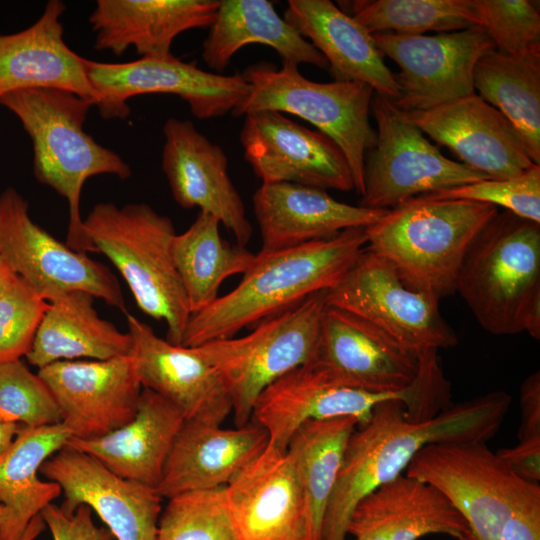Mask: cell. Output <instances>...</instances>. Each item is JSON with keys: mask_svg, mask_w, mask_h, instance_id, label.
I'll return each instance as SVG.
<instances>
[{"mask_svg": "<svg viewBox=\"0 0 540 540\" xmlns=\"http://www.w3.org/2000/svg\"><path fill=\"white\" fill-rule=\"evenodd\" d=\"M505 391H492L452 403L432 419L414 422L404 404H378L368 423L352 433L342 467L328 502L321 540H346L358 502L406 470L426 445L446 442H487L496 435L511 406Z\"/></svg>", "mask_w": 540, "mask_h": 540, "instance_id": "cell-1", "label": "cell"}, {"mask_svg": "<svg viewBox=\"0 0 540 540\" xmlns=\"http://www.w3.org/2000/svg\"><path fill=\"white\" fill-rule=\"evenodd\" d=\"M366 228L301 245L260 251L238 285L191 314L182 346L235 337L241 330L334 288L367 247Z\"/></svg>", "mask_w": 540, "mask_h": 540, "instance_id": "cell-2", "label": "cell"}, {"mask_svg": "<svg viewBox=\"0 0 540 540\" xmlns=\"http://www.w3.org/2000/svg\"><path fill=\"white\" fill-rule=\"evenodd\" d=\"M0 105L20 120L31 138L36 179L68 203L66 244L78 252L96 253L80 214L82 188L96 175L109 174L125 180L132 172L117 153L84 130L93 104L64 90L23 89L1 95Z\"/></svg>", "mask_w": 540, "mask_h": 540, "instance_id": "cell-3", "label": "cell"}, {"mask_svg": "<svg viewBox=\"0 0 540 540\" xmlns=\"http://www.w3.org/2000/svg\"><path fill=\"white\" fill-rule=\"evenodd\" d=\"M455 292L494 335L540 339V224L497 213L469 245Z\"/></svg>", "mask_w": 540, "mask_h": 540, "instance_id": "cell-4", "label": "cell"}, {"mask_svg": "<svg viewBox=\"0 0 540 540\" xmlns=\"http://www.w3.org/2000/svg\"><path fill=\"white\" fill-rule=\"evenodd\" d=\"M498 208L417 196L366 227L367 249L387 260L411 289L439 300L455 292L464 255Z\"/></svg>", "mask_w": 540, "mask_h": 540, "instance_id": "cell-5", "label": "cell"}, {"mask_svg": "<svg viewBox=\"0 0 540 540\" xmlns=\"http://www.w3.org/2000/svg\"><path fill=\"white\" fill-rule=\"evenodd\" d=\"M95 252L125 279L141 311L167 325V341L181 345L191 312L172 256V220L145 203L96 204L83 219Z\"/></svg>", "mask_w": 540, "mask_h": 540, "instance_id": "cell-6", "label": "cell"}, {"mask_svg": "<svg viewBox=\"0 0 540 540\" xmlns=\"http://www.w3.org/2000/svg\"><path fill=\"white\" fill-rule=\"evenodd\" d=\"M241 75L250 90L232 111L234 117L277 111L308 121L339 146L348 161L355 191L363 194L364 160L376 141L369 120L374 95L369 85L357 81H311L291 63L277 68L258 62Z\"/></svg>", "mask_w": 540, "mask_h": 540, "instance_id": "cell-7", "label": "cell"}, {"mask_svg": "<svg viewBox=\"0 0 540 540\" xmlns=\"http://www.w3.org/2000/svg\"><path fill=\"white\" fill-rule=\"evenodd\" d=\"M325 295L309 296L261 321L245 336L194 347L222 377L236 427L251 421L253 406L264 389L310 360L326 306Z\"/></svg>", "mask_w": 540, "mask_h": 540, "instance_id": "cell-8", "label": "cell"}, {"mask_svg": "<svg viewBox=\"0 0 540 540\" xmlns=\"http://www.w3.org/2000/svg\"><path fill=\"white\" fill-rule=\"evenodd\" d=\"M388 400L401 401L408 419L425 421L438 410V387L431 374L419 370L415 381L402 391L369 392L341 385L304 364L261 392L251 420L267 432L269 444L286 450L292 435L307 421L351 417L363 426L371 419L374 408Z\"/></svg>", "mask_w": 540, "mask_h": 540, "instance_id": "cell-9", "label": "cell"}, {"mask_svg": "<svg viewBox=\"0 0 540 540\" xmlns=\"http://www.w3.org/2000/svg\"><path fill=\"white\" fill-rule=\"evenodd\" d=\"M486 443L429 444L406 468L449 499L467 523V540H500L515 509L540 497L539 484L516 475Z\"/></svg>", "mask_w": 540, "mask_h": 540, "instance_id": "cell-10", "label": "cell"}, {"mask_svg": "<svg viewBox=\"0 0 540 540\" xmlns=\"http://www.w3.org/2000/svg\"><path fill=\"white\" fill-rule=\"evenodd\" d=\"M376 141L364 160L360 206L392 209L409 199L490 179L445 157L392 101L374 93Z\"/></svg>", "mask_w": 540, "mask_h": 540, "instance_id": "cell-11", "label": "cell"}, {"mask_svg": "<svg viewBox=\"0 0 540 540\" xmlns=\"http://www.w3.org/2000/svg\"><path fill=\"white\" fill-rule=\"evenodd\" d=\"M325 301L370 323L417 357L458 342L440 313V300L409 288L387 260L367 247L345 277L326 292Z\"/></svg>", "mask_w": 540, "mask_h": 540, "instance_id": "cell-12", "label": "cell"}, {"mask_svg": "<svg viewBox=\"0 0 540 540\" xmlns=\"http://www.w3.org/2000/svg\"><path fill=\"white\" fill-rule=\"evenodd\" d=\"M0 259L47 302L80 290L126 312L110 269L37 225L28 202L14 188L0 194Z\"/></svg>", "mask_w": 540, "mask_h": 540, "instance_id": "cell-13", "label": "cell"}, {"mask_svg": "<svg viewBox=\"0 0 540 540\" xmlns=\"http://www.w3.org/2000/svg\"><path fill=\"white\" fill-rule=\"evenodd\" d=\"M84 68L96 95L95 106L106 119L126 118L130 113L127 101L144 94L177 95L196 118H217L232 113L250 90L241 74L204 71L172 54L125 63L84 58Z\"/></svg>", "mask_w": 540, "mask_h": 540, "instance_id": "cell-14", "label": "cell"}, {"mask_svg": "<svg viewBox=\"0 0 540 540\" xmlns=\"http://www.w3.org/2000/svg\"><path fill=\"white\" fill-rule=\"evenodd\" d=\"M383 56L400 68L394 74L401 111L428 110L475 92L477 61L496 50L486 32L474 26L437 35L372 34Z\"/></svg>", "mask_w": 540, "mask_h": 540, "instance_id": "cell-15", "label": "cell"}, {"mask_svg": "<svg viewBox=\"0 0 540 540\" xmlns=\"http://www.w3.org/2000/svg\"><path fill=\"white\" fill-rule=\"evenodd\" d=\"M240 142L244 158L262 183H294L321 190H355L348 161L328 136L283 113L244 116Z\"/></svg>", "mask_w": 540, "mask_h": 540, "instance_id": "cell-16", "label": "cell"}, {"mask_svg": "<svg viewBox=\"0 0 540 540\" xmlns=\"http://www.w3.org/2000/svg\"><path fill=\"white\" fill-rule=\"evenodd\" d=\"M71 438L93 439L129 423L142 385L132 355L107 360H64L38 370Z\"/></svg>", "mask_w": 540, "mask_h": 540, "instance_id": "cell-17", "label": "cell"}, {"mask_svg": "<svg viewBox=\"0 0 540 540\" xmlns=\"http://www.w3.org/2000/svg\"><path fill=\"white\" fill-rule=\"evenodd\" d=\"M306 364L341 385L376 393L406 389L419 371V357L365 320L327 304Z\"/></svg>", "mask_w": 540, "mask_h": 540, "instance_id": "cell-18", "label": "cell"}, {"mask_svg": "<svg viewBox=\"0 0 540 540\" xmlns=\"http://www.w3.org/2000/svg\"><path fill=\"white\" fill-rule=\"evenodd\" d=\"M64 494L61 507L85 504L116 540H156L162 497L153 488L123 479L91 455L65 445L40 467Z\"/></svg>", "mask_w": 540, "mask_h": 540, "instance_id": "cell-19", "label": "cell"}, {"mask_svg": "<svg viewBox=\"0 0 540 540\" xmlns=\"http://www.w3.org/2000/svg\"><path fill=\"white\" fill-rule=\"evenodd\" d=\"M401 112L462 164L490 179L514 177L534 165L515 127L476 92L428 110Z\"/></svg>", "mask_w": 540, "mask_h": 540, "instance_id": "cell-20", "label": "cell"}, {"mask_svg": "<svg viewBox=\"0 0 540 540\" xmlns=\"http://www.w3.org/2000/svg\"><path fill=\"white\" fill-rule=\"evenodd\" d=\"M163 135L162 170L174 200L183 208L197 207L214 216L234 235L237 245L246 247L253 228L229 176L224 150L189 120L169 118Z\"/></svg>", "mask_w": 540, "mask_h": 540, "instance_id": "cell-21", "label": "cell"}, {"mask_svg": "<svg viewBox=\"0 0 540 540\" xmlns=\"http://www.w3.org/2000/svg\"><path fill=\"white\" fill-rule=\"evenodd\" d=\"M225 490L242 540H311L304 493L286 450L268 442Z\"/></svg>", "mask_w": 540, "mask_h": 540, "instance_id": "cell-22", "label": "cell"}, {"mask_svg": "<svg viewBox=\"0 0 540 540\" xmlns=\"http://www.w3.org/2000/svg\"><path fill=\"white\" fill-rule=\"evenodd\" d=\"M127 323L142 387L175 405L185 420L221 425L232 413V401L218 371L194 347L160 338L148 324L128 313Z\"/></svg>", "mask_w": 540, "mask_h": 540, "instance_id": "cell-23", "label": "cell"}, {"mask_svg": "<svg viewBox=\"0 0 540 540\" xmlns=\"http://www.w3.org/2000/svg\"><path fill=\"white\" fill-rule=\"evenodd\" d=\"M261 250L274 251L366 228L389 209L340 202L325 190L294 183H262L252 197Z\"/></svg>", "mask_w": 540, "mask_h": 540, "instance_id": "cell-24", "label": "cell"}, {"mask_svg": "<svg viewBox=\"0 0 540 540\" xmlns=\"http://www.w3.org/2000/svg\"><path fill=\"white\" fill-rule=\"evenodd\" d=\"M347 534L355 540H418L430 534L467 540L469 530L462 515L440 490L401 474L358 502Z\"/></svg>", "mask_w": 540, "mask_h": 540, "instance_id": "cell-25", "label": "cell"}, {"mask_svg": "<svg viewBox=\"0 0 540 540\" xmlns=\"http://www.w3.org/2000/svg\"><path fill=\"white\" fill-rule=\"evenodd\" d=\"M268 442L267 432L252 420L235 429L185 420L156 491L169 499L184 492L224 487Z\"/></svg>", "mask_w": 540, "mask_h": 540, "instance_id": "cell-26", "label": "cell"}, {"mask_svg": "<svg viewBox=\"0 0 540 540\" xmlns=\"http://www.w3.org/2000/svg\"><path fill=\"white\" fill-rule=\"evenodd\" d=\"M65 5L50 0L38 20L13 34H0V96L23 89H58L76 94L93 106L84 58L63 38Z\"/></svg>", "mask_w": 540, "mask_h": 540, "instance_id": "cell-27", "label": "cell"}, {"mask_svg": "<svg viewBox=\"0 0 540 540\" xmlns=\"http://www.w3.org/2000/svg\"><path fill=\"white\" fill-rule=\"evenodd\" d=\"M218 0H98L89 17L97 50L122 55L129 47L145 56L170 55L173 40L209 28Z\"/></svg>", "mask_w": 540, "mask_h": 540, "instance_id": "cell-28", "label": "cell"}, {"mask_svg": "<svg viewBox=\"0 0 540 540\" xmlns=\"http://www.w3.org/2000/svg\"><path fill=\"white\" fill-rule=\"evenodd\" d=\"M284 20L327 60L335 81H357L390 101L399 92L394 73L370 34L330 0H289Z\"/></svg>", "mask_w": 540, "mask_h": 540, "instance_id": "cell-29", "label": "cell"}, {"mask_svg": "<svg viewBox=\"0 0 540 540\" xmlns=\"http://www.w3.org/2000/svg\"><path fill=\"white\" fill-rule=\"evenodd\" d=\"M184 422L175 405L143 388L129 423L101 437L69 438L66 445L91 455L115 475L156 490Z\"/></svg>", "mask_w": 540, "mask_h": 540, "instance_id": "cell-30", "label": "cell"}, {"mask_svg": "<svg viewBox=\"0 0 540 540\" xmlns=\"http://www.w3.org/2000/svg\"><path fill=\"white\" fill-rule=\"evenodd\" d=\"M271 47L282 63L310 64L329 69L325 57L303 38L267 0L219 1L216 17L203 42L202 58L217 72L223 71L244 46Z\"/></svg>", "mask_w": 540, "mask_h": 540, "instance_id": "cell-31", "label": "cell"}, {"mask_svg": "<svg viewBox=\"0 0 540 540\" xmlns=\"http://www.w3.org/2000/svg\"><path fill=\"white\" fill-rule=\"evenodd\" d=\"M132 352L131 334L100 318L94 296L78 290L49 302L25 357L40 369L57 361L107 360Z\"/></svg>", "mask_w": 540, "mask_h": 540, "instance_id": "cell-32", "label": "cell"}, {"mask_svg": "<svg viewBox=\"0 0 540 540\" xmlns=\"http://www.w3.org/2000/svg\"><path fill=\"white\" fill-rule=\"evenodd\" d=\"M71 434L60 422L41 427L21 426L14 442L0 459V504L8 517L0 527V540H18L30 521L62 493L53 481L41 480V465L63 448Z\"/></svg>", "mask_w": 540, "mask_h": 540, "instance_id": "cell-33", "label": "cell"}, {"mask_svg": "<svg viewBox=\"0 0 540 540\" xmlns=\"http://www.w3.org/2000/svg\"><path fill=\"white\" fill-rule=\"evenodd\" d=\"M473 84L515 127L540 165V51L519 56L490 51L477 61Z\"/></svg>", "mask_w": 540, "mask_h": 540, "instance_id": "cell-34", "label": "cell"}, {"mask_svg": "<svg viewBox=\"0 0 540 540\" xmlns=\"http://www.w3.org/2000/svg\"><path fill=\"white\" fill-rule=\"evenodd\" d=\"M219 226L214 216L199 211L189 228L172 241L174 264L191 314L213 303L221 284L231 276L243 275L256 255L246 247L229 244L221 237Z\"/></svg>", "mask_w": 540, "mask_h": 540, "instance_id": "cell-35", "label": "cell"}, {"mask_svg": "<svg viewBox=\"0 0 540 540\" xmlns=\"http://www.w3.org/2000/svg\"><path fill=\"white\" fill-rule=\"evenodd\" d=\"M357 426L351 417L311 420L303 423L289 440L286 452L304 493L311 540H321L325 511L348 441Z\"/></svg>", "mask_w": 540, "mask_h": 540, "instance_id": "cell-36", "label": "cell"}, {"mask_svg": "<svg viewBox=\"0 0 540 540\" xmlns=\"http://www.w3.org/2000/svg\"><path fill=\"white\" fill-rule=\"evenodd\" d=\"M370 34L422 35L460 31L478 26L471 0H354L338 1Z\"/></svg>", "mask_w": 540, "mask_h": 540, "instance_id": "cell-37", "label": "cell"}, {"mask_svg": "<svg viewBox=\"0 0 540 540\" xmlns=\"http://www.w3.org/2000/svg\"><path fill=\"white\" fill-rule=\"evenodd\" d=\"M156 540H242L225 486L169 498L159 517Z\"/></svg>", "mask_w": 540, "mask_h": 540, "instance_id": "cell-38", "label": "cell"}, {"mask_svg": "<svg viewBox=\"0 0 540 540\" xmlns=\"http://www.w3.org/2000/svg\"><path fill=\"white\" fill-rule=\"evenodd\" d=\"M0 417L27 427L61 422L49 388L21 359L0 361Z\"/></svg>", "mask_w": 540, "mask_h": 540, "instance_id": "cell-39", "label": "cell"}, {"mask_svg": "<svg viewBox=\"0 0 540 540\" xmlns=\"http://www.w3.org/2000/svg\"><path fill=\"white\" fill-rule=\"evenodd\" d=\"M482 28L498 52L511 56L540 51V13L528 0H471Z\"/></svg>", "mask_w": 540, "mask_h": 540, "instance_id": "cell-40", "label": "cell"}, {"mask_svg": "<svg viewBox=\"0 0 540 540\" xmlns=\"http://www.w3.org/2000/svg\"><path fill=\"white\" fill-rule=\"evenodd\" d=\"M501 206L522 219L540 224V165L505 179H485L426 195Z\"/></svg>", "mask_w": 540, "mask_h": 540, "instance_id": "cell-41", "label": "cell"}, {"mask_svg": "<svg viewBox=\"0 0 540 540\" xmlns=\"http://www.w3.org/2000/svg\"><path fill=\"white\" fill-rule=\"evenodd\" d=\"M48 306L27 283L14 278L0 296V361L28 354Z\"/></svg>", "mask_w": 540, "mask_h": 540, "instance_id": "cell-42", "label": "cell"}, {"mask_svg": "<svg viewBox=\"0 0 540 540\" xmlns=\"http://www.w3.org/2000/svg\"><path fill=\"white\" fill-rule=\"evenodd\" d=\"M92 512L85 504L68 511L51 503L40 515L53 540H114L108 528L96 525Z\"/></svg>", "mask_w": 540, "mask_h": 540, "instance_id": "cell-43", "label": "cell"}, {"mask_svg": "<svg viewBox=\"0 0 540 540\" xmlns=\"http://www.w3.org/2000/svg\"><path fill=\"white\" fill-rule=\"evenodd\" d=\"M498 457L522 479L538 483L540 480V436L519 440L510 448L496 452Z\"/></svg>", "mask_w": 540, "mask_h": 540, "instance_id": "cell-44", "label": "cell"}, {"mask_svg": "<svg viewBox=\"0 0 540 540\" xmlns=\"http://www.w3.org/2000/svg\"><path fill=\"white\" fill-rule=\"evenodd\" d=\"M521 421L518 439L540 436V373L528 376L520 387Z\"/></svg>", "mask_w": 540, "mask_h": 540, "instance_id": "cell-45", "label": "cell"}, {"mask_svg": "<svg viewBox=\"0 0 540 540\" xmlns=\"http://www.w3.org/2000/svg\"><path fill=\"white\" fill-rule=\"evenodd\" d=\"M500 540H540V497L515 509L504 526Z\"/></svg>", "mask_w": 540, "mask_h": 540, "instance_id": "cell-46", "label": "cell"}, {"mask_svg": "<svg viewBox=\"0 0 540 540\" xmlns=\"http://www.w3.org/2000/svg\"><path fill=\"white\" fill-rule=\"evenodd\" d=\"M21 426V424L9 422L0 417V459L11 447Z\"/></svg>", "mask_w": 540, "mask_h": 540, "instance_id": "cell-47", "label": "cell"}, {"mask_svg": "<svg viewBox=\"0 0 540 540\" xmlns=\"http://www.w3.org/2000/svg\"><path fill=\"white\" fill-rule=\"evenodd\" d=\"M41 515L34 517L18 540H35L45 528Z\"/></svg>", "mask_w": 540, "mask_h": 540, "instance_id": "cell-48", "label": "cell"}, {"mask_svg": "<svg viewBox=\"0 0 540 540\" xmlns=\"http://www.w3.org/2000/svg\"><path fill=\"white\" fill-rule=\"evenodd\" d=\"M16 275L11 269L0 259V296L14 280Z\"/></svg>", "mask_w": 540, "mask_h": 540, "instance_id": "cell-49", "label": "cell"}, {"mask_svg": "<svg viewBox=\"0 0 540 540\" xmlns=\"http://www.w3.org/2000/svg\"><path fill=\"white\" fill-rule=\"evenodd\" d=\"M8 517V511L3 504H0V527L3 525Z\"/></svg>", "mask_w": 540, "mask_h": 540, "instance_id": "cell-50", "label": "cell"}]
</instances>
